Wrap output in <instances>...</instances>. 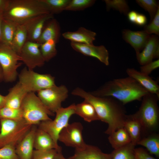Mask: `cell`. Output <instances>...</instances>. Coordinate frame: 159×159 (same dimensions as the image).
Wrapping results in <instances>:
<instances>
[{
	"mask_svg": "<svg viewBox=\"0 0 159 159\" xmlns=\"http://www.w3.org/2000/svg\"><path fill=\"white\" fill-rule=\"evenodd\" d=\"M37 96L50 111L54 113L62 107L61 104L68 97V90L64 85H56L37 92Z\"/></svg>",
	"mask_w": 159,
	"mask_h": 159,
	"instance_id": "cell-10",
	"label": "cell"
},
{
	"mask_svg": "<svg viewBox=\"0 0 159 159\" xmlns=\"http://www.w3.org/2000/svg\"><path fill=\"white\" fill-rule=\"evenodd\" d=\"M139 63L143 65L159 57V40L158 36L152 35L141 52L136 54Z\"/></svg>",
	"mask_w": 159,
	"mask_h": 159,
	"instance_id": "cell-15",
	"label": "cell"
},
{
	"mask_svg": "<svg viewBox=\"0 0 159 159\" xmlns=\"http://www.w3.org/2000/svg\"><path fill=\"white\" fill-rule=\"evenodd\" d=\"M34 148L39 150L62 149L61 147L56 145L48 133L38 127H37L35 134Z\"/></svg>",
	"mask_w": 159,
	"mask_h": 159,
	"instance_id": "cell-23",
	"label": "cell"
},
{
	"mask_svg": "<svg viewBox=\"0 0 159 159\" xmlns=\"http://www.w3.org/2000/svg\"><path fill=\"white\" fill-rule=\"evenodd\" d=\"M107 11L111 9L119 11L121 13L126 15L130 11L127 1L125 0H105Z\"/></svg>",
	"mask_w": 159,
	"mask_h": 159,
	"instance_id": "cell-33",
	"label": "cell"
},
{
	"mask_svg": "<svg viewBox=\"0 0 159 159\" xmlns=\"http://www.w3.org/2000/svg\"><path fill=\"white\" fill-rule=\"evenodd\" d=\"M62 149L47 150H34L31 159H54L57 153Z\"/></svg>",
	"mask_w": 159,
	"mask_h": 159,
	"instance_id": "cell-38",
	"label": "cell"
},
{
	"mask_svg": "<svg viewBox=\"0 0 159 159\" xmlns=\"http://www.w3.org/2000/svg\"><path fill=\"white\" fill-rule=\"evenodd\" d=\"M137 145L144 146L150 154L159 157V136L158 134L151 133L148 136L141 139Z\"/></svg>",
	"mask_w": 159,
	"mask_h": 159,
	"instance_id": "cell-29",
	"label": "cell"
},
{
	"mask_svg": "<svg viewBox=\"0 0 159 159\" xmlns=\"http://www.w3.org/2000/svg\"><path fill=\"white\" fill-rule=\"evenodd\" d=\"M138 13L135 11H130L127 14L128 18L129 21L133 24H135Z\"/></svg>",
	"mask_w": 159,
	"mask_h": 159,
	"instance_id": "cell-43",
	"label": "cell"
},
{
	"mask_svg": "<svg viewBox=\"0 0 159 159\" xmlns=\"http://www.w3.org/2000/svg\"><path fill=\"white\" fill-rule=\"evenodd\" d=\"M60 30L59 24L56 19L53 18L49 19L46 22L37 42L42 44L52 39L57 43L60 36Z\"/></svg>",
	"mask_w": 159,
	"mask_h": 159,
	"instance_id": "cell-21",
	"label": "cell"
},
{
	"mask_svg": "<svg viewBox=\"0 0 159 159\" xmlns=\"http://www.w3.org/2000/svg\"><path fill=\"white\" fill-rule=\"evenodd\" d=\"M134 151L136 159H157L151 156L147 150L143 148H135Z\"/></svg>",
	"mask_w": 159,
	"mask_h": 159,
	"instance_id": "cell-41",
	"label": "cell"
},
{
	"mask_svg": "<svg viewBox=\"0 0 159 159\" xmlns=\"http://www.w3.org/2000/svg\"><path fill=\"white\" fill-rule=\"evenodd\" d=\"M124 127L130 137L131 143L135 146L141 138L142 128L140 122L133 114L127 115Z\"/></svg>",
	"mask_w": 159,
	"mask_h": 159,
	"instance_id": "cell-24",
	"label": "cell"
},
{
	"mask_svg": "<svg viewBox=\"0 0 159 159\" xmlns=\"http://www.w3.org/2000/svg\"><path fill=\"white\" fill-rule=\"evenodd\" d=\"M0 147L9 144L16 146L31 128L32 125L21 119H0Z\"/></svg>",
	"mask_w": 159,
	"mask_h": 159,
	"instance_id": "cell-6",
	"label": "cell"
},
{
	"mask_svg": "<svg viewBox=\"0 0 159 159\" xmlns=\"http://www.w3.org/2000/svg\"><path fill=\"white\" fill-rule=\"evenodd\" d=\"M159 67V60L152 61L146 64L142 65L140 68V72L149 75L152 72Z\"/></svg>",
	"mask_w": 159,
	"mask_h": 159,
	"instance_id": "cell-40",
	"label": "cell"
},
{
	"mask_svg": "<svg viewBox=\"0 0 159 159\" xmlns=\"http://www.w3.org/2000/svg\"><path fill=\"white\" fill-rule=\"evenodd\" d=\"M122 37L134 49L136 54L143 49L150 37L144 31H133L125 29L122 32Z\"/></svg>",
	"mask_w": 159,
	"mask_h": 159,
	"instance_id": "cell-17",
	"label": "cell"
},
{
	"mask_svg": "<svg viewBox=\"0 0 159 159\" xmlns=\"http://www.w3.org/2000/svg\"><path fill=\"white\" fill-rule=\"evenodd\" d=\"M50 13L54 15L64 11L70 0H42Z\"/></svg>",
	"mask_w": 159,
	"mask_h": 159,
	"instance_id": "cell-32",
	"label": "cell"
},
{
	"mask_svg": "<svg viewBox=\"0 0 159 159\" xmlns=\"http://www.w3.org/2000/svg\"><path fill=\"white\" fill-rule=\"evenodd\" d=\"M126 72L128 76L135 80L149 93L155 94L159 97V86L157 82L149 75L134 68H127Z\"/></svg>",
	"mask_w": 159,
	"mask_h": 159,
	"instance_id": "cell-18",
	"label": "cell"
},
{
	"mask_svg": "<svg viewBox=\"0 0 159 159\" xmlns=\"http://www.w3.org/2000/svg\"><path fill=\"white\" fill-rule=\"evenodd\" d=\"M27 41V34L23 24H18L12 41L11 47L19 55Z\"/></svg>",
	"mask_w": 159,
	"mask_h": 159,
	"instance_id": "cell-28",
	"label": "cell"
},
{
	"mask_svg": "<svg viewBox=\"0 0 159 159\" xmlns=\"http://www.w3.org/2000/svg\"><path fill=\"white\" fill-rule=\"evenodd\" d=\"M37 128L36 125H32L16 146V152L19 159H31L34 150V139Z\"/></svg>",
	"mask_w": 159,
	"mask_h": 159,
	"instance_id": "cell-16",
	"label": "cell"
},
{
	"mask_svg": "<svg viewBox=\"0 0 159 159\" xmlns=\"http://www.w3.org/2000/svg\"><path fill=\"white\" fill-rule=\"evenodd\" d=\"M19 82L28 92H37L55 85V78L49 74H41L24 68L18 75Z\"/></svg>",
	"mask_w": 159,
	"mask_h": 159,
	"instance_id": "cell-8",
	"label": "cell"
},
{
	"mask_svg": "<svg viewBox=\"0 0 159 159\" xmlns=\"http://www.w3.org/2000/svg\"><path fill=\"white\" fill-rule=\"evenodd\" d=\"M70 45L75 51L83 55L95 57L106 66L109 65V53L103 45L95 46L71 42Z\"/></svg>",
	"mask_w": 159,
	"mask_h": 159,
	"instance_id": "cell-13",
	"label": "cell"
},
{
	"mask_svg": "<svg viewBox=\"0 0 159 159\" xmlns=\"http://www.w3.org/2000/svg\"><path fill=\"white\" fill-rule=\"evenodd\" d=\"M9 0H0V13H3L5 10Z\"/></svg>",
	"mask_w": 159,
	"mask_h": 159,
	"instance_id": "cell-44",
	"label": "cell"
},
{
	"mask_svg": "<svg viewBox=\"0 0 159 159\" xmlns=\"http://www.w3.org/2000/svg\"><path fill=\"white\" fill-rule=\"evenodd\" d=\"M136 2L148 12L150 17V21H151L159 8V4L157 1L155 0H137Z\"/></svg>",
	"mask_w": 159,
	"mask_h": 159,
	"instance_id": "cell-35",
	"label": "cell"
},
{
	"mask_svg": "<svg viewBox=\"0 0 159 159\" xmlns=\"http://www.w3.org/2000/svg\"><path fill=\"white\" fill-rule=\"evenodd\" d=\"M15 147V145L9 144L0 148V159H19Z\"/></svg>",
	"mask_w": 159,
	"mask_h": 159,
	"instance_id": "cell-37",
	"label": "cell"
},
{
	"mask_svg": "<svg viewBox=\"0 0 159 159\" xmlns=\"http://www.w3.org/2000/svg\"><path fill=\"white\" fill-rule=\"evenodd\" d=\"M96 34L85 27H81L74 32H65L62 34L63 37L71 42L93 45L95 39Z\"/></svg>",
	"mask_w": 159,
	"mask_h": 159,
	"instance_id": "cell-20",
	"label": "cell"
},
{
	"mask_svg": "<svg viewBox=\"0 0 159 159\" xmlns=\"http://www.w3.org/2000/svg\"><path fill=\"white\" fill-rule=\"evenodd\" d=\"M54 159H67L65 158L62 152V150L59 151L55 155Z\"/></svg>",
	"mask_w": 159,
	"mask_h": 159,
	"instance_id": "cell-46",
	"label": "cell"
},
{
	"mask_svg": "<svg viewBox=\"0 0 159 159\" xmlns=\"http://www.w3.org/2000/svg\"><path fill=\"white\" fill-rule=\"evenodd\" d=\"M0 128H1V125H0Z\"/></svg>",
	"mask_w": 159,
	"mask_h": 159,
	"instance_id": "cell-49",
	"label": "cell"
},
{
	"mask_svg": "<svg viewBox=\"0 0 159 159\" xmlns=\"http://www.w3.org/2000/svg\"><path fill=\"white\" fill-rule=\"evenodd\" d=\"M71 94L83 98L93 105L100 120L108 125L106 134L110 135L124 127L127 115L122 105L117 100L110 97L95 96L79 87L74 89Z\"/></svg>",
	"mask_w": 159,
	"mask_h": 159,
	"instance_id": "cell-1",
	"label": "cell"
},
{
	"mask_svg": "<svg viewBox=\"0 0 159 159\" xmlns=\"http://www.w3.org/2000/svg\"><path fill=\"white\" fill-rule=\"evenodd\" d=\"M159 97L149 92L143 97L138 110L133 114L140 122L142 131L153 133L158 128L159 110L157 102Z\"/></svg>",
	"mask_w": 159,
	"mask_h": 159,
	"instance_id": "cell-4",
	"label": "cell"
},
{
	"mask_svg": "<svg viewBox=\"0 0 159 159\" xmlns=\"http://www.w3.org/2000/svg\"><path fill=\"white\" fill-rule=\"evenodd\" d=\"M28 93L18 82L9 89L8 93L5 96V106L15 109H20L22 102Z\"/></svg>",
	"mask_w": 159,
	"mask_h": 159,
	"instance_id": "cell-22",
	"label": "cell"
},
{
	"mask_svg": "<svg viewBox=\"0 0 159 159\" xmlns=\"http://www.w3.org/2000/svg\"><path fill=\"white\" fill-rule=\"evenodd\" d=\"M75 114L78 115L85 121L89 122L100 120L93 105L85 100L82 102L75 105Z\"/></svg>",
	"mask_w": 159,
	"mask_h": 159,
	"instance_id": "cell-25",
	"label": "cell"
},
{
	"mask_svg": "<svg viewBox=\"0 0 159 159\" xmlns=\"http://www.w3.org/2000/svg\"><path fill=\"white\" fill-rule=\"evenodd\" d=\"M40 44L36 42L27 41L19 54L21 61L27 68L33 70L37 67H41L45 61L40 49Z\"/></svg>",
	"mask_w": 159,
	"mask_h": 159,
	"instance_id": "cell-12",
	"label": "cell"
},
{
	"mask_svg": "<svg viewBox=\"0 0 159 159\" xmlns=\"http://www.w3.org/2000/svg\"><path fill=\"white\" fill-rule=\"evenodd\" d=\"M57 43L54 40L50 39L40 44V50L45 62L49 61L56 56Z\"/></svg>",
	"mask_w": 159,
	"mask_h": 159,
	"instance_id": "cell-31",
	"label": "cell"
},
{
	"mask_svg": "<svg viewBox=\"0 0 159 159\" xmlns=\"http://www.w3.org/2000/svg\"><path fill=\"white\" fill-rule=\"evenodd\" d=\"M3 80V79L2 72L0 65V82L2 81Z\"/></svg>",
	"mask_w": 159,
	"mask_h": 159,
	"instance_id": "cell-48",
	"label": "cell"
},
{
	"mask_svg": "<svg viewBox=\"0 0 159 159\" xmlns=\"http://www.w3.org/2000/svg\"><path fill=\"white\" fill-rule=\"evenodd\" d=\"M147 21V18L145 15L138 13L135 24L139 26H143L145 25Z\"/></svg>",
	"mask_w": 159,
	"mask_h": 159,
	"instance_id": "cell-42",
	"label": "cell"
},
{
	"mask_svg": "<svg viewBox=\"0 0 159 159\" xmlns=\"http://www.w3.org/2000/svg\"><path fill=\"white\" fill-rule=\"evenodd\" d=\"M75 105L73 103L66 107H61L55 112L54 120L42 121L38 125V127L48 133L57 145L60 133L69 124L71 117L75 114Z\"/></svg>",
	"mask_w": 159,
	"mask_h": 159,
	"instance_id": "cell-7",
	"label": "cell"
},
{
	"mask_svg": "<svg viewBox=\"0 0 159 159\" xmlns=\"http://www.w3.org/2000/svg\"><path fill=\"white\" fill-rule=\"evenodd\" d=\"M135 145L131 143L121 147L114 149L111 153V159H136Z\"/></svg>",
	"mask_w": 159,
	"mask_h": 159,
	"instance_id": "cell-30",
	"label": "cell"
},
{
	"mask_svg": "<svg viewBox=\"0 0 159 159\" xmlns=\"http://www.w3.org/2000/svg\"><path fill=\"white\" fill-rule=\"evenodd\" d=\"M149 92L129 76L109 81L96 90L90 92L97 97H112L123 105L135 100H141Z\"/></svg>",
	"mask_w": 159,
	"mask_h": 159,
	"instance_id": "cell-2",
	"label": "cell"
},
{
	"mask_svg": "<svg viewBox=\"0 0 159 159\" xmlns=\"http://www.w3.org/2000/svg\"><path fill=\"white\" fill-rule=\"evenodd\" d=\"M0 148H1L0 146Z\"/></svg>",
	"mask_w": 159,
	"mask_h": 159,
	"instance_id": "cell-50",
	"label": "cell"
},
{
	"mask_svg": "<svg viewBox=\"0 0 159 159\" xmlns=\"http://www.w3.org/2000/svg\"><path fill=\"white\" fill-rule=\"evenodd\" d=\"M23 118L26 123L36 125L40 122L52 120L49 116L54 114L49 110L34 92H29L24 98L21 105Z\"/></svg>",
	"mask_w": 159,
	"mask_h": 159,
	"instance_id": "cell-5",
	"label": "cell"
},
{
	"mask_svg": "<svg viewBox=\"0 0 159 159\" xmlns=\"http://www.w3.org/2000/svg\"><path fill=\"white\" fill-rule=\"evenodd\" d=\"M95 0H70L65 10L80 11L92 6L95 3Z\"/></svg>",
	"mask_w": 159,
	"mask_h": 159,
	"instance_id": "cell-34",
	"label": "cell"
},
{
	"mask_svg": "<svg viewBox=\"0 0 159 159\" xmlns=\"http://www.w3.org/2000/svg\"><path fill=\"white\" fill-rule=\"evenodd\" d=\"M53 15L51 13L40 15L29 19L22 24L27 31V41L37 42L46 22L54 18Z\"/></svg>",
	"mask_w": 159,
	"mask_h": 159,
	"instance_id": "cell-14",
	"label": "cell"
},
{
	"mask_svg": "<svg viewBox=\"0 0 159 159\" xmlns=\"http://www.w3.org/2000/svg\"><path fill=\"white\" fill-rule=\"evenodd\" d=\"M3 13H0V44L1 40V25L2 21L3 19Z\"/></svg>",
	"mask_w": 159,
	"mask_h": 159,
	"instance_id": "cell-47",
	"label": "cell"
},
{
	"mask_svg": "<svg viewBox=\"0 0 159 159\" xmlns=\"http://www.w3.org/2000/svg\"><path fill=\"white\" fill-rule=\"evenodd\" d=\"M109 135V142L114 149L123 147L131 142L130 137L124 127L118 129Z\"/></svg>",
	"mask_w": 159,
	"mask_h": 159,
	"instance_id": "cell-27",
	"label": "cell"
},
{
	"mask_svg": "<svg viewBox=\"0 0 159 159\" xmlns=\"http://www.w3.org/2000/svg\"><path fill=\"white\" fill-rule=\"evenodd\" d=\"M148 34L159 35V8L154 18L148 25L144 26V30Z\"/></svg>",
	"mask_w": 159,
	"mask_h": 159,
	"instance_id": "cell-39",
	"label": "cell"
},
{
	"mask_svg": "<svg viewBox=\"0 0 159 159\" xmlns=\"http://www.w3.org/2000/svg\"><path fill=\"white\" fill-rule=\"evenodd\" d=\"M6 97L0 94V109L5 106Z\"/></svg>",
	"mask_w": 159,
	"mask_h": 159,
	"instance_id": "cell-45",
	"label": "cell"
},
{
	"mask_svg": "<svg viewBox=\"0 0 159 159\" xmlns=\"http://www.w3.org/2000/svg\"><path fill=\"white\" fill-rule=\"evenodd\" d=\"M17 23L3 18L1 25L0 44L11 46Z\"/></svg>",
	"mask_w": 159,
	"mask_h": 159,
	"instance_id": "cell-26",
	"label": "cell"
},
{
	"mask_svg": "<svg viewBox=\"0 0 159 159\" xmlns=\"http://www.w3.org/2000/svg\"><path fill=\"white\" fill-rule=\"evenodd\" d=\"M49 13L42 0H9L3 16L21 24L34 16Z\"/></svg>",
	"mask_w": 159,
	"mask_h": 159,
	"instance_id": "cell-3",
	"label": "cell"
},
{
	"mask_svg": "<svg viewBox=\"0 0 159 159\" xmlns=\"http://www.w3.org/2000/svg\"><path fill=\"white\" fill-rule=\"evenodd\" d=\"M83 126L80 122L69 124L60 133L58 141L75 149L82 148L86 144L83 138Z\"/></svg>",
	"mask_w": 159,
	"mask_h": 159,
	"instance_id": "cell-11",
	"label": "cell"
},
{
	"mask_svg": "<svg viewBox=\"0 0 159 159\" xmlns=\"http://www.w3.org/2000/svg\"><path fill=\"white\" fill-rule=\"evenodd\" d=\"M111 153L103 152L97 146L86 144L83 148L75 149L74 153L67 159H111Z\"/></svg>",
	"mask_w": 159,
	"mask_h": 159,
	"instance_id": "cell-19",
	"label": "cell"
},
{
	"mask_svg": "<svg viewBox=\"0 0 159 159\" xmlns=\"http://www.w3.org/2000/svg\"><path fill=\"white\" fill-rule=\"evenodd\" d=\"M19 55L11 46L0 44V65L3 79L6 82L15 81L17 76L18 68L21 64Z\"/></svg>",
	"mask_w": 159,
	"mask_h": 159,
	"instance_id": "cell-9",
	"label": "cell"
},
{
	"mask_svg": "<svg viewBox=\"0 0 159 159\" xmlns=\"http://www.w3.org/2000/svg\"><path fill=\"white\" fill-rule=\"evenodd\" d=\"M19 120L23 119L20 109H15L4 106L0 109V119Z\"/></svg>",
	"mask_w": 159,
	"mask_h": 159,
	"instance_id": "cell-36",
	"label": "cell"
}]
</instances>
